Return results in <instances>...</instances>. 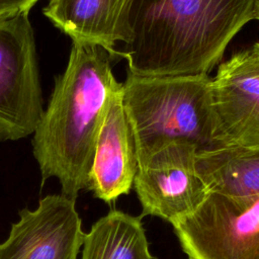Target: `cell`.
<instances>
[{
	"instance_id": "1",
	"label": "cell",
	"mask_w": 259,
	"mask_h": 259,
	"mask_svg": "<svg viewBox=\"0 0 259 259\" xmlns=\"http://www.w3.org/2000/svg\"><path fill=\"white\" fill-rule=\"evenodd\" d=\"M256 0H125L117 56L144 76L207 74L254 19Z\"/></svg>"
},
{
	"instance_id": "13",
	"label": "cell",
	"mask_w": 259,
	"mask_h": 259,
	"mask_svg": "<svg viewBox=\"0 0 259 259\" xmlns=\"http://www.w3.org/2000/svg\"><path fill=\"white\" fill-rule=\"evenodd\" d=\"M39 0H0V19L28 13Z\"/></svg>"
},
{
	"instance_id": "9",
	"label": "cell",
	"mask_w": 259,
	"mask_h": 259,
	"mask_svg": "<svg viewBox=\"0 0 259 259\" xmlns=\"http://www.w3.org/2000/svg\"><path fill=\"white\" fill-rule=\"evenodd\" d=\"M139 167L135 137L123 106L122 83L111 93L98 131L87 189L105 202L127 194Z\"/></svg>"
},
{
	"instance_id": "12",
	"label": "cell",
	"mask_w": 259,
	"mask_h": 259,
	"mask_svg": "<svg viewBox=\"0 0 259 259\" xmlns=\"http://www.w3.org/2000/svg\"><path fill=\"white\" fill-rule=\"evenodd\" d=\"M81 259H156L140 218L112 209L85 234Z\"/></svg>"
},
{
	"instance_id": "14",
	"label": "cell",
	"mask_w": 259,
	"mask_h": 259,
	"mask_svg": "<svg viewBox=\"0 0 259 259\" xmlns=\"http://www.w3.org/2000/svg\"><path fill=\"white\" fill-rule=\"evenodd\" d=\"M254 19L259 20V0L255 2V9H254Z\"/></svg>"
},
{
	"instance_id": "7",
	"label": "cell",
	"mask_w": 259,
	"mask_h": 259,
	"mask_svg": "<svg viewBox=\"0 0 259 259\" xmlns=\"http://www.w3.org/2000/svg\"><path fill=\"white\" fill-rule=\"evenodd\" d=\"M211 95L218 146L259 147V42L219 66Z\"/></svg>"
},
{
	"instance_id": "10",
	"label": "cell",
	"mask_w": 259,
	"mask_h": 259,
	"mask_svg": "<svg viewBox=\"0 0 259 259\" xmlns=\"http://www.w3.org/2000/svg\"><path fill=\"white\" fill-rule=\"evenodd\" d=\"M125 0H49L46 17L72 42L102 47L114 58Z\"/></svg>"
},
{
	"instance_id": "8",
	"label": "cell",
	"mask_w": 259,
	"mask_h": 259,
	"mask_svg": "<svg viewBox=\"0 0 259 259\" xmlns=\"http://www.w3.org/2000/svg\"><path fill=\"white\" fill-rule=\"evenodd\" d=\"M75 201L51 194L34 209H20L19 220L0 243V259H77L85 233Z\"/></svg>"
},
{
	"instance_id": "4",
	"label": "cell",
	"mask_w": 259,
	"mask_h": 259,
	"mask_svg": "<svg viewBox=\"0 0 259 259\" xmlns=\"http://www.w3.org/2000/svg\"><path fill=\"white\" fill-rule=\"evenodd\" d=\"M173 229L188 259H259V194L208 192Z\"/></svg>"
},
{
	"instance_id": "6",
	"label": "cell",
	"mask_w": 259,
	"mask_h": 259,
	"mask_svg": "<svg viewBox=\"0 0 259 259\" xmlns=\"http://www.w3.org/2000/svg\"><path fill=\"white\" fill-rule=\"evenodd\" d=\"M193 145L170 144L139 164L134 189L142 215L158 217L172 226L191 214L208 190L195 169Z\"/></svg>"
},
{
	"instance_id": "3",
	"label": "cell",
	"mask_w": 259,
	"mask_h": 259,
	"mask_svg": "<svg viewBox=\"0 0 259 259\" xmlns=\"http://www.w3.org/2000/svg\"><path fill=\"white\" fill-rule=\"evenodd\" d=\"M122 101L139 164L170 144L193 145L197 152L218 147L207 74L144 76L127 71Z\"/></svg>"
},
{
	"instance_id": "2",
	"label": "cell",
	"mask_w": 259,
	"mask_h": 259,
	"mask_svg": "<svg viewBox=\"0 0 259 259\" xmlns=\"http://www.w3.org/2000/svg\"><path fill=\"white\" fill-rule=\"evenodd\" d=\"M114 59L102 47L72 42L67 67L56 77L33 132L32 152L42 183L58 178L61 194L73 200L88 186L102 116L120 84L112 73Z\"/></svg>"
},
{
	"instance_id": "11",
	"label": "cell",
	"mask_w": 259,
	"mask_h": 259,
	"mask_svg": "<svg viewBox=\"0 0 259 259\" xmlns=\"http://www.w3.org/2000/svg\"><path fill=\"white\" fill-rule=\"evenodd\" d=\"M195 169L208 192L235 198L259 194V147L218 146L196 152Z\"/></svg>"
},
{
	"instance_id": "5",
	"label": "cell",
	"mask_w": 259,
	"mask_h": 259,
	"mask_svg": "<svg viewBox=\"0 0 259 259\" xmlns=\"http://www.w3.org/2000/svg\"><path fill=\"white\" fill-rule=\"evenodd\" d=\"M33 28L28 13L0 19V141L35 131L42 115Z\"/></svg>"
}]
</instances>
